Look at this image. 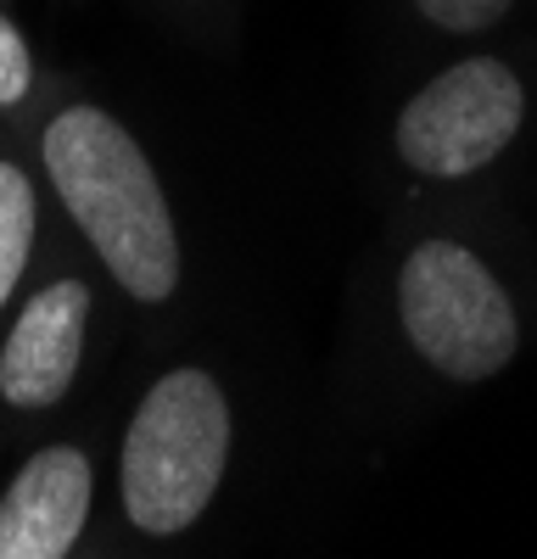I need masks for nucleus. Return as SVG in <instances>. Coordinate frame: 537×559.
I'll list each match as a JSON object with an SVG mask.
<instances>
[{"label": "nucleus", "instance_id": "obj_4", "mask_svg": "<svg viewBox=\"0 0 537 559\" xmlns=\"http://www.w3.org/2000/svg\"><path fill=\"white\" fill-rule=\"evenodd\" d=\"M521 112H526L521 79L492 57H470V62H454L448 73H437L403 107L397 152L420 174L460 179V174L487 168L510 146L521 129Z\"/></svg>", "mask_w": 537, "mask_h": 559}, {"label": "nucleus", "instance_id": "obj_1", "mask_svg": "<svg viewBox=\"0 0 537 559\" xmlns=\"http://www.w3.org/2000/svg\"><path fill=\"white\" fill-rule=\"evenodd\" d=\"M45 168L118 286L141 302H163L179 280V241L134 134L96 107H68L45 129Z\"/></svg>", "mask_w": 537, "mask_h": 559}, {"label": "nucleus", "instance_id": "obj_8", "mask_svg": "<svg viewBox=\"0 0 537 559\" xmlns=\"http://www.w3.org/2000/svg\"><path fill=\"white\" fill-rule=\"evenodd\" d=\"M415 7L448 34H476L487 23H499L515 0H415Z\"/></svg>", "mask_w": 537, "mask_h": 559}, {"label": "nucleus", "instance_id": "obj_9", "mask_svg": "<svg viewBox=\"0 0 537 559\" xmlns=\"http://www.w3.org/2000/svg\"><path fill=\"white\" fill-rule=\"evenodd\" d=\"M28 45H23V34L0 17V102H23L28 96Z\"/></svg>", "mask_w": 537, "mask_h": 559}, {"label": "nucleus", "instance_id": "obj_3", "mask_svg": "<svg viewBox=\"0 0 537 559\" xmlns=\"http://www.w3.org/2000/svg\"><path fill=\"white\" fill-rule=\"evenodd\" d=\"M403 331L431 369L454 381H487L515 358V308L487 263L454 241H426L397 274Z\"/></svg>", "mask_w": 537, "mask_h": 559}, {"label": "nucleus", "instance_id": "obj_6", "mask_svg": "<svg viewBox=\"0 0 537 559\" xmlns=\"http://www.w3.org/2000/svg\"><path fill=\"white\" fill-rule=\"evenodd\" d=\"M84 324H90V292L79 280L45 286L7 336V353H0V397L17 408L57 403L73 386V369L84 353Z\"/></svg>", "mask_w": 537, "mask_h": 559}, {"label": "nucleus", "instance_id": "obj_7", "mask_svg": "<svg viewBox=\"0 0 537 559\" xmlns=\"http://www.w3.org/2000/svg\"><path fill=\"white\" fill-rule=\"evenodd\" d=\"M28 247H34V185L23 179V168L0 163V302L17 292Z\"/></svg>", "mask_w": 537, "mask_h": 559}, {"label": "nucleus", "instance_id": "obj_2", "mask_svg": "<svg viewBox=\"0 0 537 559\" xmlns=\"http://www.w3.org/2000/svg\"><path fill=\"white\" fill-rule=\"evenodd\" d=\"M230 459V408L213 376L174 369L134 408L123 437V509L141 532H179L213 503Z\"/></svg>", "mask_w": 537, "mask_h": 559}, {"label": "nucleus", "instance_id": "obj_5", "mask_svg": "<svg viewBox=\"0 0 537 559\" xmlns=\"http://www.w3.org/2000/svg\"><path fill=\"white\" fill-rule=\"evenodd\" d=\"M90 464L79 448L34 453L0 498V559H68L90 515Z\"/></svg>", "mask_w": 537, "mask_h": 559}]
</instances>
